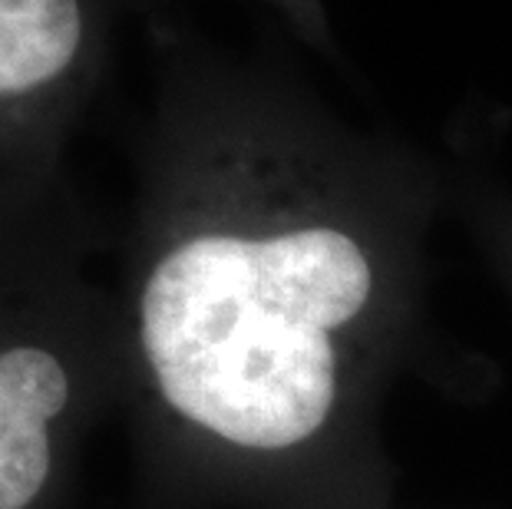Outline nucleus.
I'll return each mask as SVG.
<instances>
[{
  "label": "nucleus",
  "mask_w": 512,
  "mask_h": 509,
  "mask_svg": "<svg viewBox=\"0 0 512 509\" xmlns=\"http://www.w3.org/2000/svg\"><path fill=\"white\" fill-rule=\"evenodd\" d=\"M370 291L374 265L337 225L205 232L172 248L146 281V357L192 424L238 447L285 450L328 417L331 331L364 311Z\"/></svg>",
  "instance_id": "obj_1"
},
{
  "label": "nucleus",
  "mask_w": 512,
  "mask_h": 509,
  "mask_svg": "<svg viewBox=\"0 0 512 509\" xmlns=\"http://www.w3.org/2000/svg\"><path fill=\"white\" fill-rule=\"evenodd\" d=\"M67 394V371L50 351L0 354V509H24L43 490L50 473L47 424Z\"/></svg>",
  "instance_id": "obj_2"
},
{
  "label": "nucleus",
  "mask_w": 512,
  "mask_h": 509,
  "mask_svg": "<svg viewBox=\"0 0 512 509\" xmlns=\"http://www.w3.org/2000/svg\"><path fill=\"white\" fill-rule=\"evenodd\" d=\"M80 0H0V93L57 80L83 43Z\"/></svg>",
  "instance_id": "obj_3"
}]
</instances>
